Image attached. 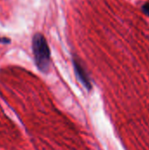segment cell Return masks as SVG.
Masks as SVG:
<instances>
[{"label":"cell","mask_w":149,"mask_h":150,"mask_svg":"<svg viewBox=\"0 0 149 150\" xmlns=\"http://www.w3.org/2000/svg\"><path fill=\"white\" fill-rule=\"evenodd\" d=\"M32 52L37 68L41 72H47L50 65V49L46 38L40 33L33 35Z\"/></svg>","instance_id":"1"},{"label":"cell","mask_w":149,"mask_h":150,"mask_svg":"<svg viewBox=\"0 0 149 150\" xmlns=\"http://www.w3.org/2000/svg\"><path fill=\"white\" fill-rule=\"evenodd\" d=\"M0 42L1 43H9L10 41H9V39H7V38H1L0 39Z\"/></svg>","instance_id":"3"},{"label":"cell","mask_w":149,"mask_h":150,"mask_svg":"<svg viewBox=\"0 0 149 150\" xmlns=\"http://www.w3.org/2000/svg\"><path fill=\"white\" fill-rule=\"evenodd\" d=\"M73 65H74V69H75V71L76 73V76H77L78 79L80 80V82L83 84V86L86 89L90 90L91 89V83H90V77L87 74L86 69H84V67L83 66L82 62L79 61L78 58L73 59Z\"/></svg>","instance_id":"2"},{"label":"cell","mask_w":149,"mask_h":150,"mask_svg":"<svg viewBox=\"0 0 149 150\" xmlns=\"http://www.w3.org/2000/svg\"><path fill=\"white\" fill-rule=\"evenodd\" d=\"M144 10H145V12H146L147 14H149V4L144 5Z\"/></svg>","instance_id":"4"}]
</instances>
